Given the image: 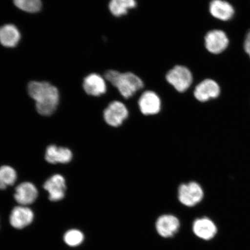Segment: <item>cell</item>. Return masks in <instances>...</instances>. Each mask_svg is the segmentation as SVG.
Segmentation results:
<instances>
[{
    "label": "cell",
    "instance_id": "1",
    "mask_svg": "<svg viewBox=\"0 0 250 250\" xmlns=\"http://www.w3.org/2000/svg\"><path fill=\"white\" fill-rule=\"evenodd\" d=\"M28 92L36 102L37 112L43 116H51L58 108L59 90L51 83L32 81L28 85Z\"/></svg>",
    "mask_w": 250,
    "mask_h": 250
},
{
    "label": "cell",
    "instance_id": "2",
    "mask_svg": "<svg viewBox=\"0 0 250 250\" xmlns=\"http://www.w3.org/2000/svg\"><path fill=\"white\" fill-rule=\"evenodd\" d=\"M103 77L108 85L117 90L123 102L132 99L145 90L143 81L131 72L121 73L115 70H108L103 73Z\"/></svg>",
    "mask_w": 250,
    "mask_h": 250
},
{
    "label": "cell",
    "instance_id": "3",
    "mask_svg": "<svg viewBox=\"0 0 250 250\" xmlns=\"http://www.w3.org/2000/svg\"><path fill=\"white\" fill-rule=\"evenodd\" d=\"M130 116V111L126 103L119 100L109 102L103 112L105 123L114 129L123 126Z\"/></svg>",
    "mask_w": 250,
    "mask_h": 250
},
{
    "label": "cell",
    "instance_id": "4",
    "mask_svg": "<svg viewBox=\"0 0 250 250\" xmlns=\"http://www.w3.org/2000/svg\"><path fill=\"white\" fill-rule=\"evenodd\" d=\"M177 195L181 204L192 208L203 201L205 193L201 184L195 181H189L179 184Z\"/></svg>",
    "mask_w": 250,
    "mask_h": 250
},
{
    "label": "cell",
    "instance_id": "5",
    "mask_svg": "<svg viewBox=\"0 0 250 250\" xmlns=\"http://www.w3.org/2000/svg\"><path fill=\"white\" fill-rule=\"evenodd\" d=\"M166 80L176 92L184 93L193 85L192 72L184 65H177L167 72Z\"/></svg>",
    "mask_w": 250,
    "mask_h": 250
},
{
    "label": "cell",
    "instance_id": "6",
    "mask_svg": "<svg viewBox=\"0 0 250 250\" xmlns=\"http://www.w3.org/2000/svg\"><path fill=\"white\" fill-rule=\"evenodd\" d=\"M137 104L140 113L146 117L158 116L163 110L161 96L151 90H145L141 93Z\"/></svg>",
    "mask_w": 250,
    "mask_h": 250
},
{
    "label": "cell",
    "instance_id": "7",
    "mask_svg": "<svg viewBox=\"0 0 250 250\" xmlns=\"http://www.w3.org/2000/svg\"><path fill=\"white\" fill-rule=\"evenodd\" d=\"M220 93V87L215 81L203 80L194 87L193 96L197 102L206 103L216 99Z\"/></svg>",
    "mask_w": 250,
    "mask_h": 250
},
{
    "label": "cell",
    "instance_id": "8",
    "mask_svg": "<svg viewBox=\"0 0 250 250\" xmlns=\"http://www.w3.org/2000/svg\"><path fill=\"white\" fill-rule=\"evenodd\" d=\"M205 46L208 51L212 54H221L228 47L229 43L226 34L220 30L209 31L204 38Z\"/></svg>",
    "mask_w": 250,
    "mask_h": 250
},
{
    "label": "cell",
    "instance_id": "9",
    "mask_svg": "<svg viewBox=\"0 0 250 250\" xmlns=\"http://www.w3.org/2000/svg\"><path fill=\"white\" fill-rule=\"evenodd\" d=\"M83 89L89 96L101 97L108 91V84L104 78L98 73H91L84 78Z\"/></svg>",
    "mask_w": 250,
    "mask_h": 250
},
{
    "label": "cell",
    "instance_id": "10",
    "mask_svg": "<svg viewBox=\"0 0 250 250\" xmlns=\"http://www.w3.org/2000/svg\"><path fill=\"white\" fill-rule=\"evenodd\" d=\"M43 188L48 192L50 201H61L64 198L66 190L65 179L61 174H55L45 181Z\"/></svg>",
    "mask_w": 250,
    "mask_h": 250
},
{
    "label": "cell",
    "instance_id": "11",
    "mask_svg": "<svg viewBox=\"0 0 250 250\" xmlns=\"http://www.w3.org/2000/svg\"><path fill=\"white\" fill-rule=\"evenodd\" d=\"M180 226L179 219L171 214L162 215L156 222V230L164 237L173 236L179 230Z\"/></svg>",
    "mask_w": 250,
    "mask_h": 250
},
{
    "label": "cell",
    "instance_id": "12",
    "mask_svg": "<svg viewBox=\"0 0 250 250\" xmlns=\"http://www.w3.org/2000/svg\"><path fill=\"white\" fill-rule=\"evenodd\" d=\"M38 197V190L33 183H21L15 189L14 198L19 204L26 206L32 204Z\"/></svg>",
    "mask_w": 250,
    "mask_h": 250
},
{
    "label": "cell",
    "instance_id": "13",
    "mask_svg": "<svg viewBox=\"0 0 250 250\" xmlns=\"http://www.w3.org/2000/svg\"><path fill=\"white\" fill-rule=\"evenodd\" d=\"M193 231L196 236L203 240H211L217 232V228L210 218L197 219L193 224Z\"/></svg>",
    "mask_w": 250,
    "mask_h": 250
},
{
    "label": "cell",
    "instance_id": "14",
    "mask_svg": "<svg viewBox=\"0 0 250 250\" xmlns=\"http://www.w3.org/2000/svg\"><path fill=\"white\" fill-rule=\"evenodd\" d=\"M33 218V212L30 208L24 206H18L11 212L10 223L17 229H22L32 223Z\"/></svg>",
    "mask_w": 250,
    "mask_h": 250
},
{
    "label": "cell",
    "instance_id": "15",
    "mask_svg": "<svg viewBox=\"0 0 250 250\" xmlns=\"http://www.w3.org/2000/svg\"><path fill=\"white\" fill-rule=\"evenodd\" d=\"M45 158L49 164H65L69 163L71 161L73 154L70 149L52 145L47 147Z\"/></svg>",
    "mask_w": 250,
    "mask_h": 250
},
{
    "label": "cell",
    "instance_id": "16",
    "mask_svg": "<svg viewBox=\"0 0 250 250\" xmlns=\"http://www.w3.org/2000/svg\"><path fill=\"white\" fill-rule=\"evenodd\" d=\"M209 11L212 17L223 21L229 20L234 15L232 6L224 0H212L209 4Z\"/></svg>",
    "mask_w": 250,
    "mask_h": 250
},
{
    "label": "cell",
    "instance_id": "17",
    "mask_svg": "<svg viewBox=\"0 0 250 250\" xmlns=\"http://www.w3.org/2000/svg\"><path fill=\"white\" fill-rule=\"evenodd\" d=\"M21 39V34L17 27L13 24H5L0 27V42L8 48L18 45Z\"/></svg>",
    "mask_w": 250,
    "mask_h": 250
},
{
    "label": "cell",
    "instance_id": "18",
    "mask_svg": "<svg viewBox=\"0 0 250 250\" xmlns=\"http://www.w3.org/2000/svg\"><path fill=\"white\" fill-rule=\"evenodd\" d=\"M137 6L136 0H109L108 9L113 17L121 18L126 16Z\"/></svg>",
    "mask_w": 250,
    "mask_h": 250
},
{
    "label": "cell",
    "instance_id": "19",
    "mask_svg": "<svg viewBox=\"0 0 250 250\" xmlns=\"http://www.w3.org/2000/svg\"><path fill=\"white\" fill-rule=\"evenodd\" d=\"M17 179V172L9 166L0 167V189L4 190L14 185Z\"/></svg>",
    "mask_w": 250,
    "mask_h": 250
},
{
    "label": "cell",
    "instance_id": "20",
    "mask_svg": "<svg viewBox=\"0 0 250 250\" xmlns=\"http://www.w3.org/2000/svg\"><path fill=\"white\" fill-rule=\"evenodd\" d=\"M14 4L21 10L30 13H35L42 8L41 0H14Z\"/></svg>",
    "mask_w": 250,
    "mask_h": 250
},
{
    "label": "cell",
    "instance_id": "21",
    "mask_svg": "<svg viewBox=\"0 0 250 250\" xmlns=\"http://www.w3.org/2000/svg\"><path fill=\"white\" fill-rule=\"evenodd\" d=\"M83 234L80 230L72 229L64 234V239L68 246L74 247L80 245L83 242Z\"/></svg>",
    "mask_w": 250,
    "mask_h": 250
},
{
    "label": "cell",
    "instance_id": "22",
    "mask_svg": "<svg viewBox=\"0 0 250 250\" xmlns=\"http://www.w3.org/2000/svg\"><path fill=\"white\" fill-rule=\"evenodd\" d=\"M245 49L250 58V31L246 36L245 42Z\"/></svg>",
    "mask_w": 250,
    "mask_h": 250
}]
</instances>
